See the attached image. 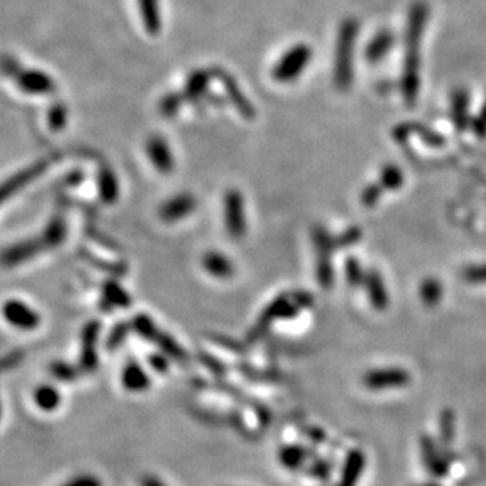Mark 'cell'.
<instances>
[{"label": "cell", "instance_id": "cell-1", "mask_svg": "<svg viewBox=\"0 0 486 486\" xmlns=\"http://www.w3.org/2000/svg\"><path fill=\"white\" fill-rule=\"evenodd\" d=\"M430 18V8L425 2H414L409 8L408 28L404 37V63L401 76V89L406 103L412 104L418 93V73H420V46L426 23Z\"/></svg>", "mask_w": 486, "mask_h": 486}, {"label": "cell", "instance_id": "cell-2", "mask_svg": "<svg viewBox=\"0 0 486 486\" xmlns=\"http://www.w3.org/2000/svg\"><path fill=\"white\" fill-rule=\"evenodd\" d=\"M360 29L357 19L349 18L343 21L338 32L336 49H335V84L339 90H348L354 78V46Z\"/></svg>", "mask_w": 486, "mask_h": 486}, {"label": "cell", "instance_id": "cell-3", "mask_svg": "<svg viewBox=\"0 0 486 486\" xmlns=\"http://www.w3.org/2000/svg\"><path fill=\"white\" fill-rule=\"evenodd\" d=\"M312 59V49L308 44H296L292 46L281 56V59L277 62L272 76L279 84H289L294 83L296 79L306 70V66Z\"/></svg>", "mask_w": 486, "mask_h": 486}, {"label": "cell", "instance_id": "cell-4", "mask_svg": "<svg viewBox=\"0 0 486 486\" xmlns=\"http://www.w3.org/2000/svg\"><path fill=\"white\" fill-rule=\"evenodd\" d=\"M224 224L231 237L241 238L245 234V204L242 195L237 190L228 191V195L224 198Z\"/></svg>", "mask_w": 486, "mask_h": 486}, {"label": "cell", "instance_id": "cell-5", "mask_svg": "<svg viewBox=\"0 0 486 486\" xmlns=\"http://www.w3.org/2000/svg\"><path fill=\"white\" fill-rule=\"evenodd\" d=\"M2 316L13 327L21 330H33L40 325L38 312L28 303L16 300V298H11L2 305Z\"/></svg>", "mask_w": 486, "mask_h": 486}, {"label": "cell", "instance_id": "cell-6", "mask_svg": "<svg viewBox=\"0 0 486 486\" xmlns=\"http://www.w3.org/2000/svg\"><path fill=\"white\" fill-rule=\"evenodd\" d=\"M411 376L408 371L403 368H385V370H372L366 372L363 377V384L370 390H390L401 389L408 385Z\"/></svg>", "mask_w": 486, "mask_h": 486}, {"label": "cell", "instance_id": "cell-7", "mask_svg": "<svg viewBox=\"0 0 486 486\" xmlns=\"http://www.w3.org/2000/svg\"><path fill=\"white\" fill-rule=\"evenodd\" d=\"M149 159L159 174H169L174 169V155L169 147L168 141L162 136H152L145 144Z\"/></svg>", "mask_w": 486, "mask_h": 486}, {"label": "cell", "instance_id": "cell-8", "mask_svg": "<svg viewBox=\"0 0 486 486\" xmlns=\"http://www.w3.org/2000/svg\"><path fill=\"white\" fill-rule=\"evenodd\" d=\"M196 209V199L188 193L183 195H177L166 201L162 207H159V217L166 223H177L181 219L186 218Z\"/></svg>", "mask_w": 486, "mask_h": 486}, {"label": "cell", "instance_id": "cell-9", "mask_svg": "<svg viewBox=\"0 0 486 486\" xmlns=\"http://www.w3.org/2000/svg\"><path fill=\"white\" fill-rule=\"evenodd\" d=\"M44 169H46V162H40L37 164L30 166V168L21 171L19 174L13 176L11 178H8V181H6L5 183L0 185V202L10 199L16 191L24 188V186L28 185L29 182H32L33 178L42 174Z\"/></svg>", "mask_w": 486, "mask_h": 486}, {"label": "cell", "instance_id": "cell-10", "mask_svg": "<svg viewBox=\"0 0 486 486\" xmlns=\"http://www.w3.org/2000/svg\"><path fill=\"white\" fill-rule=\"evenodd\" d=\"M42 245H40L38 238H33V241H25L19 242L18 245L10 246L2 255V262L8 267H13L16 264H23L25 261H29L37 253L42 251Z\"/></svg>", "mask_w": 486, "mask_h": 486}, {"label": "cell", "instance_id": "cell-11", "mask_svg": "<svg viewBox=\"0 0 486 486\" xmlns=\"http://www.w3.org/2000/svg\"><path fill=\"white\" fill-rule=\"evenodd\" d=\"M394 43H395V37L390 30L377 32L376 35L372 37V40H370L368 46H366L365 59L370 63H377L389 54Z\"/></svg>", "mask_w": 486, "mask_h": 486}, {"label": "cell", "instance_id": "cell-12", "mask_svg": "<svg viewBox=\"0 0 486 486\" xmlns=\"http://www.w3.org/2000/svg\"><path fill=\"white\" fill-rule=\"evenodd\" d=\"M365 469V455L360 450L351 451L344 461V468L339 477L338 486H356L358 478L362 477V472Z\"/></svg>", "mask_w": 486, "mask_h": 486}, {"label": "cell", "instance_id": "cell-13", "mask_svg": "<svg viewBox=\"0 0 486 486\" xmlns=\"http://www.w3.org/2000/svg\"><path fill=\"white\" fill-rule=\"evenodd\" d=\"M202 267L209 275L215 278H229L234 274V265L223 253L210 251L202 259Z\"/></svg>", "mask_w": 486, "mask_h": 486}, {"label": "cell", "instance_id": "cell-14", "mask_svg": "<svg viewBox=\"0 0 486 486\" xmlns=\"http://www.w3.org/2000/svg\"><path fill=\"white\" fill-rule=\"evenodd\" d=\"M122 384L128 391H142L147 390L150 385V379L147 372L142 370L141 365L136 362H130L125 366L122 372Z\"/></svg>", "mask_w": 486, "mask_h": 486}, {"label": "cell", "instance_id": "cell-15", "mask_svg": "<svg viewBox=\"0 0 486 486\" xmlns=\"http://www.w3.org/2000/svg\"><path fill=\"white\" fill-rule=\"evenodd\" d=\"M18 83L21 89L28 93H49L54 89V83L38 71H25L21 76H18Z\"/></svg>", "mask_w": 486, "mask_h": 486}, {"label": "cell", "instance_id": "cell-16", "mask_svg": "<svg viewBox=\"0 0 486 486\" xmlns=\"http://www.w3.org/2000/svg\"><path fill=\"white\" fill-rule=\"evenodd\" d=\"M215 71V75L221 79V83L224 84V89L226 92H228V95L231 97L232 102H234L236 104V108L241 111V114H243L245 117H251L253 116V108L250 106L248 103V99H246L242 93H241V89H238V85L236 84L234 79H232L228 73L223 71V70H213Z\"/></svg>", "mask_w": 486, "mask_h": 486}, {"label": "cell", "instance_id": "cell-17", "mask_svg": "<svg viewBox=\"0 0 486 486\" xmlns=\"http://www.w3.org/2000/svg\"><path fill=\"white\" fill-rule=\"evenodd\" d=\"M139 11H141L142 23L150 35H157L162 29V11H159V0H138Z\"/></svg>", "mask_w": 486, "mask_h": 486}, {"label": "cell", "instance_id": "cell-18", "mask_svg": "<svg viewBox=\"0 0 486 486\" xmlns=\"http://www.w3.org/2000/svg\"><path fill=\"white\" fill-rule=\"evenodd\" d=\"M66 236V224L62 218H54L51 219L49 224L46 226V229L43 231V234L37 237L40 245H42L43 251L56 248V246L61 245L65 241Z\"/></svg>", "mask_w": 486, "mask_h": 486}, {"label": "cell", "instance_id": "cell-19", "mask_svg": "<svg viewBox=\"0 0 486 486\" xmlns=\"http://www.w3.org/2000/svg\"><path fill=\"white\" fill-rule=\"evenodd\" d=\"M422 451H423L425 466H426V469L430 470V474H432L435 477H442L447 474V464H445L441 455H439V451L436 450L431 439L428 437L422 439Z\"/></svg>", "mask_w": 486, "mask_h": 486}, {"label": "cell", "instance_id": "cell-20", "mask_svg": "<svg viewBox=\"0 0 486 486\" xmlns=\"http://www.w3.org/2000/svg\"><path fill=\"white\" fill-rule=\"evenodd\" d=\"M365 284H366V291H368L370 300L372 302V305H375V308L377 310L385 308L389 302V297H387V289H385V284L382 281L381 275H379L377 272H371V274H368V277L365 278Z\"/></svg>", "mask_w": 486, "mask_h": 486}, {"label": "cell", "instance_id": "cell-21", "mask_svg": "<svg viewBox=\"0 0 486 486\" xmlns=\"http://www.w3.org/2000/svg\"><path fill=\"white\" fill-rule=\"evenodd\" d=\"M97 335H98V325L93 324L90 327L84 332L83 338V354H81V363L83 368L90 371L92 368H95L97 365Z\"/></svg>", "mask_w": 486, "mask_h": 486}, {"label": "cell", "instance_id": "cell-22", "mask_svg": "<svg viewBox=\"0 0 486 486\" xmlns=\"http://www.w3.org/2000/svg\"><path fill=\"white\" fill-rule=\"evenodd\" d=\"M37 406L44 412H52L59 408L61 404V394L56 387L52 385H40L33 395Z\"/></svg>", "mask_w": 486, "mask_h": 486}, {"label": "cell", "instance_id": "cell-23", "mask_svg": "<svg viewBox=\"0 0 486 486\" xmlns=\"http://www.w3.org/2000/svg\"><path fill=\"white\" fill-rule=\"evenodd\" d=\"M213 76V70H198L193 73L188 78V83H186L185 87V95L190 99H198L202 95L204 90L207 89V85L210 83V78Z\"/></svg>", "mask_w": 486, "mask_h": 486}, {"label": "cell", "instance_id": "cell-24", "mask_svg": "<svg viewBox=\"0 0 486 486\" xmlns=\"http://www.w3.org/2000/svg\"><path fill=\"white\" fill-rule=\"evenodd\" d=\"M99 191H102V196L104 201L111 202L117 198L119 185L112 172L106 171V174H102V177H99Z\"/></svg>", "mask_w": 486, "mask_h": 486}, {"label": "cell", "instance_id": "cell-25", "mask_svg": "<svg viewBox=\"0 0 486 486\" xmlns=\"http://www.w3.org/2000/svg\"><path fill=\"white\" fill-rule=\"evenodd\" d=\"M403 183V174L398 169V166H389L382 171L381 176V185L384 190H395Z\"/></svg>", "mask_w": 486, "mask_h": 486}, {"label": "cell", "instance_id": "cell-26", "mask_svg": "<svg viewBox=\"0 0 486 486\" xmlns=\"http://www.w3.org/2000/svg\"><path fill=\"white\" fill-rule=\"evenodd\" d=\"M305 451L298 447H288L281 451V463L288 469H296L303 463Z\"/></svg>", "mask_w": 486, "mask_h": 486}, {"label": "cell", "instance_id": "cell-27", "mask_svg": "<svg viewBox=\"0 0 486 486\" xmlns=\"http://www.w3.org/2000/svg\"><path fill=\"white\" fill-rule=\"evenodd\" d=\"M441 437H442V442L449 444L451 442V439H454V415H451V412L447 411L442 414L441 418Z\"/></svg>", "mask_w": 486, "mask_h": 486}, {"label": "cell", "instance_id": "cell-28", "mask_svg": "<svg viewBox=\"0 0 486 486\" xmlns=\"http://www.w3.org/2000/svg\"><path fill=\"white\" fill-rule=\"evenodd\" d=\"M61 486H103V482L99 480L97 475L83 474V475H76L75 478H71V480L65 482Z\"/></svg>", "mask_w": 486, "mask_h": 486}, {"label": "cell", "instance_id": "cell-29", "mask_svg": "<svg viewBox=\"0 0 486 486\" xmlns=\"http://www.w3.org/2000/svg\"><path fill=\"white\" fill-rule=\"evenodd\" d=\"M52 375H54L57 379H62V381H71V379L76 377L75 370H71L70 366L62 365V363H57L52 366Z\"/></svg>", "mask_w": 486, "mask_h": 486}, {"label": "cell", "instance_id": "cell-30", "mask_svg": "<svg viewBox=\"0 0 486 486\" xmlns=\"http://www.w3.org/2000/svg\"><path fill=\"white\" fill-rule=\"evenodd\" d=\"M178 106H181V98H178L177 95H169L163 99L162 111L166 116H172V114H176Z\"/></svg>", "mask_w": 486, "mask_h": 486}, {"label": "cell", "instance_id": "cell-31", "mask_svg": "<svg viewBox=\"0 0 486 486\" xmlns=\"http://www.w3.org/2000/svg\"><path fill=\"white\" fill-rule=\"evenodd\" d=\"M65 116H66V111L63 106H56V111H51L49 114V122L52 125V128H61V126L65 123Z\"/></svg>", "mask_w": 486, "mask_h": 486}, {"label": "cell", "instance_id": "cell-32", "mask_svg": "<svg viewBox=\"0 0 486 486\" xmlns=\"http://www.w3.org/2000/svg\"><path fill=\"white\" fill-rule=\"evenodd\" d=\"M348 279L352 286H357L358 279H362V272H360V264H357L356 261H349L348 264Z\"/></svg>", "mask_w": 486, "mask_h": 486}, {"label": "cell", "instance_id": "cell-33", "mask_svg": "<svg viewBox=\"0 0 486 486\" xmlns=\"http://www.w3.org/2000/svg\"><path fill=\"white\" fill-rule=\"evenodd\" d=\"M19 360H21V356L19 354H11V356H6L4 358H0V372L11 370L13 366L19 363Z\"/></svg>", "mask_w": 486, "mask_h": 486}, {"label": "cell", "instance_id": "cell-34", "mask_svg": "<svg viewBox=\"0 0 486 486\" xmlns=\"http://www.w3.org/2000/svg\"><path fill=\"white\" fill-rule=\"evenodd\" d=\"M141 486H166L158 477L153 475H145L141 480Z\"/></svg>", "mask_w": 486, "mask_h": 486}, {"label": "cell", "instance_id": "cell-35", "mask_svg": "<svg viewBox=\"0 0 486 486\" xmlns=\"http://www.w3.org/2000/svg\"><path fill=\"white\" fill-rule=\"evenodd\" d=\"M420 486H439V485H420Z\"/></svg>", "mask_w": 486, "mask_h": 486}, {"label": "cell", "instance_id": "cell-36", "mask_svg": "<svg viewBox=\"0 0 486 486\" xmlns=\"http://www.w3.org/2000/svg\"><path fill=\"white\" fill-rule=\"evenodd\" d=\"M0 417H2V408H0Z\"/></svg>", "mask_w": 486, "mask_h": 486}]
</instances>
